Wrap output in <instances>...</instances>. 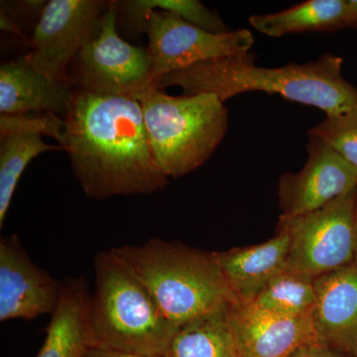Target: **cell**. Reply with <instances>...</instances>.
Returning a JSON list of instances; mask_svg holds the SVG:
<instances>
[{
    "label": "cell",
    "instance_id": "cell-1",
    "mask_svg": "<svg viewBox=\"0 0 357 357\" xmlns=\"http://www.w3.org/2000/svg\"><path fill=\"white\" fill-rule=\"evenodd\" d=\"M91 198L153 194L169 178L155 161L139 102L133 96L74 89L61 144Z\"/></svg>",
    "mask_w": 357,
    "mask_h": 357
},
{
    "label": "cell",
    "instance_id": "cell-2",
    "mask_svg": "<svg viewBox=\"0 0 357 357\" xmlns=\"http://www.w3.org/2000/svg\"><path fill=\"white\" fill-rule=\"evenodd\" d=\"M342 58L325 54L307 64L258 67L255 55L248 53L165 75L152 86H178L184 95L211 93L222 102L241 93L261 91L337 115L357 109V89L342 76Z\"/></svg>",
    "mask_w": 357,
    "mask_h": 357
},
{
    "label": "cell",
    "instance_id": "cell-3",
    "mask_svg": "<svg viewBox=\"0 0 357 357\" xmlns=\"http://www.w3.org/2000/svg\"><path fill=\"white\" fill-rule=\"evenodd\" d=\"M96 290L89 302L93 347L165 356L177 332L132 268L115 252L102 251L93 262Z\"/></svg>",
    "mask_w": 357,
    "mask_h": 357
},
{
    "label": "cell",
    "instance_id": "cell-4",
    "mask_svg": "<svg viewBox=\"0 0 357 357\" xmlns=\"http://www.w3.org/2000/svg\"><path fill=\"white\" fill-rule=\"evenodd\" d=\"M114 249L174 325L225 311L234 303L215 252L160 238Z\"/></svg>",
    "mask_w": 357,
    "mask_h": 357
},
{
    "label": "cell",
    "instance_id": "cell-5",
    "mask_svg": "<svg viewBox=\"0 0 357 357\" xmlns=\"http://www.w3.org/2000/svg\"><path fill=\"white\" fill-rule=\"evenodd\" d=\"M133 98L142 109L155 161L169 178L206 163L229 128V110L211 93L174 96L149 86Z\"/></svg>",
    "mask_w": 357,
    "mask_h": 357
},
{
    "label": "cell",
    "instance_id": "cell-6",
    "mask_svg": "<svg viewBox=\"0 0 357 357\" xmlns=\"http://www.w3.org/2000/svg\"><path fill=\"white\" fill-rule=\"evenodd\" d=\"M146 33L152 84L159 77L220 59L250 53L255 37L248 29L215 34L163 8L141 14L138 34ZM151 84V86H152Z\"/></svg>",
    "mask_w": 357,
    "mask_h": 357
},
{
    "label": "cell",
    "instance_id": "cell-7",
    "mask_svg": "<svg viewBox=\"0 0 357 357\" xmlns=\"http://www.w3.org/2000/svg\"><path fill=\"white\" fill-rule=\"evenodd\" d=\"M356 188L324 208L280 218L289 236L288 269L312 278L354 263Z\"/></svg>",
    "mask_w": 357,
    "mask_h": 357
},
{
    "label": "cell",
    "instance_id": "cell-8",
    "mask_svg": "<svg viewBox=\"0 0 357 357\" xmlns=\"http://www.w3.org/2000/svg\"><path fill=\"white\" fill-rule=\"evenodd\" d=\"M116 1H109L95 37L70 65V81L76 89L98 95L133 96L152 84L147 49L124 41L117 33Z\"/></svg>",
    "mask_w": 357,
    "mask_h": 357
},
{
    "label": "cell",
    "instance_id": "cell-9",
    "mask_svg": "<svg viewBox=\"0 0 357 357\" xmlns=\"http://www.w3.org/2000/svg\"><path fill=\"white\" fill-rule=\"evenodd\" d=\"M107 4L100 0L47 2L33 31L31 51L26 54L33 67L53 81L70 83V65L96 36Z\"/></svg>",
    "mask_w": 357,
    "mask_h": 357
},
{
    "label": "cell",
    "instance_id": "cell-10",
    "mask_svg": "<svg viewBox=\"0 0 357 357\" xmlns=\"http://www.w3.org/2000/svg\"><path fill=\"white\" fill-rule=\"evenodd\" d=\"M306 164L285 173L279 183L281 218H292L324 208L357 187V169L323 141L309 135Z\"/></svg>",
    "mask_w": 357,
    "mask_h": 357
},
{
    "label": "cell",
    "instance_id": "cell-11",
    "mask_svg": "<svg viewBox=\"0 0 357 357\" xmlns=\"http://www.w3.org/2000/svg\"><path fill=\"white\" fill-rule=\"evenodd\" d=\"M62 284L30 259L17 236L0 239V321L53 314Z\"/></svg>",
    "mask_w": 357,
    "mask_h": 357
},
{
    "label": "cell",
    "instance_id": "cell-12",
    "mask_svg": "<svg viewBox=\"0 0 357 357\" xmlns=\"http://www.w3.org/2000/svg\"><path fill=\"white\" fill-rule=\"evenodd\" d=\"M227 318L241 357H288L301 345L319 340L311 316H280L252 303H234Z\"/></svg>",
    "mask_w": 357,
    "mask_h": 357
},
{
    "label": "cell",
    "instance_id": "cell-13",
    "mask_svg": "<svg viewBox=\"0 0 357 357\" xmlns=\"http://www.w3.org/2000/svg\"><path fill=\"white\" fill-rule=\"evenodd\" d=\"M311 312L319 342L354 356L357 347V263L314 278Z\"/></svg>",
    "mask_w": 357,
    "mask_h": 357
},
{
    "label": "cell",
    "instance_id": "cell-14",
    "mask_svg": "<svg viewBox=\"0 0 357 357\" xmlns=\"http://www.w3.org/2000/svg\"><path fill=\"white\" fill-rule=\"evenodd\" d=\"M215 255L234 303H251L287 268L288 232L279 225L277 236L265 243Z\"/></svg>",
    "mask_w": 357,
    "mask_h": 357
},
{
    "label": "cell",
    "instance_id": "cell-15",
    "mask_svg": "<svg viewBox=\"0 0 357 357\" xmlns=\"http://www.w3.org/2000/svg\"><path fill=\"white\" fill-rule=\"evenodd\" d=\"M73 84L45 76L23 56L0 68V114L30 112L64 117L69 109Z\"/></svg>",
    "mask_w": 357,
    "mask_h": 357
},
{
    "label": "cell",
    "instance_id": "cell-16",
    "mask_svg": "<svg viewBox=\"0 0 357 357\" xmlns=\"http://www.w3.org/2000/svg\"><path fill=\"white\" fill-rule=\"evenodd\" d=\"M61 284L60 300L37 357H84L93 347L86 279L67 278Z\"/></svg>",
    "mask_w": 357,
    "mask_h": 357
},
{
    "label": "cell",
    "instance_id": "cell-17",
    "mask_svg": "<svg viewBox=\"0 0 357 357\" xmlns=\"http://www.w3.org/2000/svg\"><path fill=\"white\" fill-rule=\"evenodd\" d=\"M249 23L275 38L294 33H333L351 28V7L349 0H307L278 13L251 16Z\"/></svg>",
    "mask_w": 357,
    "mask_h": 357
},
{
    "label": "cell",
    "instance_id": "cell-18",
    "mask_svg": "<svg viewBox=\"0 0 357 357\" xmlns=\"http://www.w3.org/2000/svg\"><path fill=\"white\" fill-rule=\"evenodd\" d=\"M227 310L178 326L166 357H241L230 331Z\"/></svg>",
    "mask_w": 357,
    "mask_h": 357
},
{
    "label": "cell",
    "instance_id": "cell-19",
    "mask_svg": "<svg viewBox=\"0 0 357 357\" xmlns=\"http://www.w3.org/2000/svg\"><path fill=\"white\" fill-rule=\"evenodd\" d=\"M61 146L48 144L37 133L0 135V227L3 225L21 176L33 159Z\"/></svg>",
    "mask_w": 357,
    "mask_h": 357
},
{
    "label": "cell",
    "instance_id": "cell-20",
    "mask_svg": "<svg viewBox=\"0 0 357 357\" xmlns=\"http://www.w3.org/2000/svg\"><path fill=\"white\" fill-rule=\"evenodd\" d=\"M314 299V278L286 268L251 303L272 314L306 317L311 316Z\"/></svg>",
    "mask_w": 357,
    "mask_h": 357
},
{
    "label": "cell",
    "instance_id": "cell-21",
    "mask_svg": "<svg viewBox=\"0 0 357 357\" xmlns=\"http://www.w3.org/2000/svg\"><path fill=\"white\" fill-rule=\"evenodd\" d=\"M116 4L119 20H123L126 28L137 34L141 14L152 8L172 11L208 32L222 34L231 31L215 11L198 0H121L116 1Z\"/></svg>",
    "mask_w": 357,
    "mask_h": 357
},
{
    "label": "cell",
    "instance_id": "cell-22",
    "mask_svg": "<svg viewBox=\"0 0 357 357\" xmlns=\"http://www.w3.org/2000/svg\"><path fill=\"white\" fill-rule=\"evenodd\" d=\"M325 142L357 169V109L337 115H326L309 131Z\"/></svg>",
    "mask_w": 357,
    "mask_h": 357
},
{
    "label": "cell",
    "instance_id": "cell-23",
    "mask_svg": "<svg viewBox=\"0 0 357 357\" xmlns=\"http://www.w3.org/2000/svg\"><path fill=\"white\" fill-rule=\"evenodd\" d=\"M25 132L51 136L61 146L64 133V117L54 114L30 112L22 114H1L0 135Z\"/></svg>",
    "mask_w": 357,
    "mask_h": 357
},
{
    "label": "cell",
    "instance_id": "cell-24",
    "mask_svg": "<svg viewBox=\"0 0 357 357\" xmlns=\"http://www.w3.org/2000/svg\"><path fill=\"white\" fill-rule=\"evenodd\" d=\"M288 357H352L345 352L324 344L319 340L307 342L301 345Z\"/></svg>",
    "mask_w": 357,
    "mask_h": 357
},
{
    "label": "cell",
    "instance_id": "cell-25",
    "mask_svg": "<svg viewBox=\"0 0 357 357\" xmlns=\"http://www.w3.org/2000/svg\"><path fill=\"white\" fill-rule=\"evenodd\" d=\"M84 357H166L143 356V354H128V352L110 351V349H100V347H91Z\"/></svg>",
    "mask_w": 357,
    "mask_h": 357
},
{
    "label": "cell",
    "instance_id": "cell-26",
    "mask_svg": "<svg viewBox=\"0 0 357 357\" xmlns=\"http://www.w3.org/2000/svg\"><path fill=\"white\" fill-rule=\"evenodd\" d=\"M349 3L351 13V28L357 30V0H349Z\"/></svg>",
    "mask_w": 357,
    "mask_h": 357
},
{
    "label": "cell",
    "instance_id": "cell-27",
    "mask_svg": "<svg viewBox=\"0 0 357 357\" xmlns=\"http://www.w3.org/2000/svg\"><path fill=\"white\" fill-rule=\"evenodd\" d=\"M354 231H356V260H354V262L357 263V187L356 208H354Z\"/></svg>",
    "mask_w": 357,
    "mask_h": 357
},
{
    "label": "cell",
    "instance_id": "cell-28",
    "mask_svg": "<svg viewBox=\"0 0 357 357\" xmlns=\"http://www.w3.org/2000/svg\"><path fill=\"white\" fill-rule=\"evenodd\" d=\"M352 357H357V347L356 349V351H354V356H352Z\"/></svg>",
    "mask_w": 357,
    "mask_h": 357
}]
</instances>
